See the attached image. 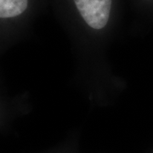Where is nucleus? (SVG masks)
<instances>
[{
    "label": "nucleus",
    "mask_w": 153,
    "mask_h": 153,
    "mask_svg": "<svg viewBox=\"0 0 153 153\" xmlns=\"http://www.w3.org/2000/svg\"><path fill=\"white\" fill-rule=\"evenodd\" d=\"M84 23L94 30L105 28L110 21L113 0H72Z\"/></svg>",
    "instance_id": "nucleus-1"
},
{
    "label": "nucleus",
    "mask_w": 153,
    "mask_h": 153,
    "mask_svg": "<svg viewBox=\"0 0 153 153\" xmlns=\"http://www.w3.org/2000/svg\"><path fill=\"white\" fill-rule=\"evenodd\" d=\"M28 0H0V18L21 16L27 9Z\"/></svg>",
    "instance_id": "nucleus-2"
},
{
    "label": "nucleus",
    "mask_w": 153,
    "mask_h": 153,
    "mask_svg": "<svg viewBox=\"0 0 153 153\" xmlns=\"http://www.w3.org/2000/svg\"><path fill=\"white\" fill-rule=\"evenodd\" d=\"M146 1H148V2H153V0H146Z\"/></svg>",
    "instance_id": "nucleus-3"
}]
</instances>
